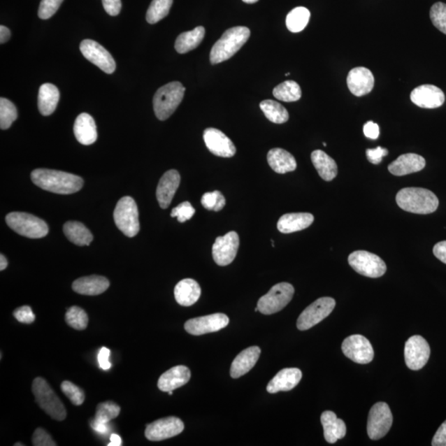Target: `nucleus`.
<instances>
[{
	"label": "nucleus",
	"instance_id": "f257e3e1",
	"mask_svg": "<svg viewBox=\"0 0 446 446\" xmlns=\"http://www.w3.org/2000/svg\"><path fill=\"white\" fill-rule=\"evenodd\" d=\"M31 179L39 188L59 194L78 192L84 185L83 180L78 175L48 169L34 170Z\"/></svg>",
	"mask_w": 446,
	"mask_h": 446
},
{
	"label": "nucleus",
	"instance_id": "f03ea898",
	"mask_svg": "<svg viewBox=\"0 0 446 446\" xmlns=\"http://www.w3.org/2000/svg\"><path fill=\"white\" fill-rule=\"evenodd\" d=\"M396 202L403 210L416 215H430L436 211L439 199L431 190L422 188H405L396 195Z\"/></svg>",
	"mask_w": 446,
	"mask_h": 446
},
{
	"label": "nucleus",
	"instance_id": "7ed1b4c3",
	"mask_svg": "<svg viewBox=\"0 0 446 446\" xmlns=\"http://www.w3.org/2000/svg\"><path fill=\"white\" fill-rule=\"evenodd\" d=\"M250 31L247 27H234L227 29L213 45L210 52L213 65L229 60L247 42Z\"/></svg>",
	"mask_w": 446,
	"mask_h": 446
},
{
	"label": "nucleus",
	"instance_id": "20e7f679",
	"mask_svg": "<svg viewBox=\"0 0 446 446\" xmlns=\"http://www.w3.org/2000/svg\"><path fill=\"white\" fill-rule=\"evenodd\" d=\"M185 89L180 82L173 81L157 91L153 99V106L158 120H166L175 113L184 99Z\"/></svg>",
	"mask_w": 446,
	"mask_h": 446
},
{
	"label": "nucleus",
	"instance_id": "39448f33",
	"mask_svg": "<svg viewBox=\"0 0 446 446\" xmlns=\"http://www.w3.org/2000/svg\"><path fill=\"white\" fill-rule=\"evenodd\" d=\"M31 389L36 403L48 416L59 422L66 419V408L47 381L41 377H36Z\"/></svg>",
	"mask_w": 446,
	"mask_h": 446
},
{
	"label": "nucleus",
	"instance_id": "423d86ee",
	"mask_svg": "<svg viewBox=\"0 0 446 446\" xmlns=\"http://www.w3.org/2000/svg\"><path fill=\"white\" fill-rule=\"evenodd\" d=\"M6 220L10 229L26 238H43L49 231L47 223L29 213H10L6 216Z\"/></svg>",
	"mask_w": 446,
	"mask_h": 446
},
{
	"label": "nucleus",
	"instance_id": "0eeeda50",
	"mask_svg": "<svg viewBox=\"0 0 446 446\" xmlns=\"http://www.w3.org/2000/svg\"><path fill=\"white\" fill-rule=\"evenodd\" d=\"M115 224L122 233L134 238L140 230L139 213L135 200L129 196L122 198L118 201L115 213Z\"/></svg>",
	"mask_w": 446,
	"mask_h": 446
},
{
	"label": "nucleus",
	"instance_id": "6e6552de",
	"mask_svg": "<svg viewBox=\"0 0 446 446\" xmlns=\"http://www.w3.org/2000/svg\"><path fill=\"white\" fill-rule=\"evenodd\" d=\"M294 288L289 283H280L273 286L268 294L259 299L257 308L265 315H271L284 309L292 300Z\"/></svg>",
	"mask_w": 446,
	"mask_h": 446
},
{
	"label": "nucleus",
	"instance_id": "1a4fd4ad",
	"mask_svg": "<svg viewBox=\"0 0 446 446\" xmlns=\"http://www.w3.org/2000/svg\"><path fill=\"white\" fill-rule=\"evenodd\" d=\"M349 265L358 274L368 278H380L387 271L386 264L380 257L366 250H357L350 254Z\"/></svg>",
	"mask_w": 446,
	"mask_h": 446
},
{
	"label": "nucleus",
	"instance_id": "9d476101",
	"mask_svg": "<svg viewBox=\"0 0 446 446\" xmlns=\"http://www.w3.org/2000/svg\"><path fill=\"white\" fill-rule=\"evenodd\" d=\"M393 424V414L389 405L377 403L368 413L367 432L371 440L383 438L388 433Z\"/></svg>",
	"mask_w": 446,
	"mask_h": 446
},
{
	"label": "nucleus",
	"instance_id": "9b49d317",
	"mask_svg": "<svg viewBox=\"0 0 446 446\" xmlns=\"http://www.w3.org/2000/svg\"><path fill=\"white\" fill-rule=\"evenodd\" d=\"M335 307L334 298L330 297L318 298L300 314L297 321L298 329L306 331L312 329V326H316L329 317Z\"/></svg>",
	"mask_w": 446,
	"mask_h": 446
},
{
	"label": "nucleus",
	"instance_id": "f8f14e48",
	"mask_svg": "<svg viewBox=\"0 0 446 446\" xmlns=\"http://www.w3.org/2000/svg\"><path fill=\"white\" fill-rule=\"evenodd\" d=\"M430 356V345L421 336H412L405 344V362L412 371H419L424 367L429 362Z\"/></svg>",
	"mask_w": 446,
	"mask_h": 446
},
{
	"label": "nucleus",
	"instance_id": "ddd939ff",
	"mask_svg": "<svg viewBox=\"0 0 446 446\" xmlns=\"http://www.w3.org/2000/svg\"><path fill=\"white\" fill-rule=\"evenodd\" d=\"M341 349L345 357L361 365L371 363L375 357L370 340L361 335L348 336L344 340Z\"/></svg>",
	"mask_w": 446,
	"mask_h": 446
},
{
	"label": "nucleus",
	"instance_id": "4468645a",
	"mask_svg": "<svg viewBox=\"0 0 446 446\" xmlns=\"http://www.w3.org/2000/svg\"><path fill=\"white\" fill-rule=\"evenodd\" d=\"M80 52L83 56L94 65L97 66L100 70L113 74L116 70V62L101 45L90 39H85L80 43Z\"/></svg>",
	"mask_w": 446,
	"mask_h": 446
},
{
	"label": "nucleus",
	"instance_id": "2eb2a0df",
	"mask_svg": "<svg viewBox=\"0 0 446 446\" xmlns=\"http://www.w3.org/2000/svg\"><path fill=\"white\" fill-rule=\"evenodd\" d=\"M239 245V236L236 231H230L224 236H218L213 245V257L217 265H230L238 254Z\"/></svg>",
	"mask_w": 446,
	"mask_h": 446
},
{
	"label": "nucleus",
	"instance_id": "dca6fc26",
	"mask_svg": "<svg viewBox=\"0 0 446 446\" xmlns=\"http://www.w3.org/2000/svg\"><path fill=\"white\" fill-rule=\"evenodd\" d=\"M184 429V422L180 418L169 417L150 423L145 429V436L149 440L161 441L180 435Z\"/></svg>",
	"mask_w": 446,
	"mask_h": 446
},
{
	"label": "nucleus",
	"instance_id": "f3484780",
	"mask_svg": "<svg viewBox=\"0 0 446 446\" xmlns=\"http://www.w3.org/2000/svg\"><path fill=\"white\" fill-rule=\"evenodd\" d=\"M229 317L223 313L192 318L185 322V329L194 336H201L225 329L229 324Z\"/></svg>",
	"mask_w": 446,
	"mask_h": 446
},
{
	"label": "nucleus",
	"instance_id": "a211bd4d",
	"mask_svg": "<svg viewBox=\"0 0 446 446\" xmlns=\"http://www.w3.org/2000/svg\"><path fill=\"white\" fill-rule=\"evenodd\" d=\"M203 140L209 152L215 156L225 158L235 156V145L220 130L209 127L203 131Z\"/></svg>",
	"mask_w": 446,
	"mask_h": 446
},
{
	"label": "nucleus",
	"instance_id": "6ab92c4d",
	"mask_svg": "<svg viewBox=\"0 0 446 446\" xmlns=\"http://www.w3.org/2000/svg\"><path fill=\"white\" fill-rule=\"evenodd\" d=\"M445 94L440 88L432 85L418 86L411 93V100L422 108H436L443 106Z\"/></svg>",
	"mask_w": 446,
	"mask_h": 446
},
{
	"label": "nucleus",
	"instance_id": "aec40b11",
	"mask_svg": "<svg viewBox=\"0 0 446 446\" xmlns=\"http://www.w3.org/2000/svg\"><path fill=\"white\" fill-rule=\"evenodd\" d=\"M348 88L357 97L370 94L374 88L375 77L372 72L365 67L354 68L347 76Z\"/></svg>",
	"mask_w": 446,
	"mask_h": 446
},
{
	"label": "nucleus",
	"instance_id": "412c9836",
	"mask_svg": "<svg viewBox=\"0 0 446 446\" xmlns=\"http://www.w3.org/2000/svg\"><path fill=\"white\" fill-rule=\"evenodd\" d=\"M180 184V173L175 170L168 171L161 177L157 189V198L161 208L166 209L171 206Z\"/></svg>",
	"mask_w": 446,
	"mask_h": 446
},
{
	"label": "nucleus",
	"instance_id": "4be33fe9",
	"mask_svg": "<svg viewBox=\"0 0 446 446\" xmlns=\"http://www.w3.org/2000/svg\"><path fill=\"white\" fill-rule=\"evenodd\" d=\"M302 371L297 368H287L280 371L267 385L270 394L292 390L302 380Z\"/></svg>",
	"mask_w": 446,
	"mask_h": 446
},
{
	"label": "nucleus",
	"instance_id": "5701e85b",
	"mask_svg": "<svg viewBox=\"0 0 446 446\" xmlns=\"http://www.w3.org/2000/svg\"><path fill=\"white\" fill-rule=\"evenodd\" d=\"M426 160L419 154L414 153L403 154L397 160L389 164L388 169L391 174L403 176L424 169Z\"/></svg>",
	"mask_w": 446,
	"mask_h": 446
},
{
	"label": "nucleus",
	"instance_id": "b1692460",
	"mask_svg": "<svg viewBox=\"0 0 446 446\" xmlns=\"http://www.w3.org/2000/svg\"><path fill=\"white\" fill-rule=\"evenodd\" d=\"M191 372L188 367L178 366L164 373L158 380V388L162 392H170L185 385L190 380Z\"/></svg>",
	"mask_w": 446,
	"mask_h": 446
},
{
	"label": "nucleus",
	"instance_id": "393cba45",
	"mask_svg": "<svg viewBox=\"0 0 446 446\" xmlns=\"http://www.w3.org/2000/svg\"><path fill=\"white\" fill-rule=\"evenodd\" d=\"M261 348L258 347H250L243 350L231 364V377L233 379H238V377L247 374L256 366L259 357L261 356Z\"/></svg>",
	"mask_w": 446,
	"mask_h": 446
},
{
	"label": "nucleus",
	"instance_id": "a878e982",
	"mask_svg": "<svg viewBox=\"0 0 446 446\" xmlns=\"http://www.w3.org/2000/svg\"><path fill=\"white\" fill-rule=\"evenodd\" d=\"M314 217L308 213H287L277 223L278 230L289 234L308 229L312 224Z\"/></svg>",
	"mask_w": 446,
	"mask_h": 446
},
{
	"label": "nucleus",
	"instance_id": "bb28decb",
	"mask_svg": "<svg viewBox=\"0 0 446 446\" xmlns=\"http://www.w3.org/2000/svg\"><path fill=\"white\" fill-rule=\"evenodd\" d=\"M109 283L107 278L99 275H91L80 278L72 285L75 293L82 295L95 296L101 294L108 289Z\"/></svg>",
	"mask_w": 446,
	"mask_h": 446
},
{
	"label": "nucleus",
	"instance_id": "cd10ccee",
	"mask_svg": "<svg viewBox=\"0 0 446 446\" xmlns=\"http://www.w3.org/2000/svg\"><path fill=\"white\" fill-rule=\"evenodd\" d=\"M74 134L76 139L81 144L89 145L96 142L97 127L94 118L88 113H81L75 122Z\"/></svg>",
	"mask_w": 446,
	"mask_h": 446
},
{
	"label": "nucleus",
	"instance_id": "c85d7f7f",
	"mask_svg": "<svg viewBox=\"0 0 446 446\" xmlns=\"http://www.w3.org/2000/svg\"><path fill=\"white\" fill-rule=\"evenodd\" d=\"M321 422L324 430L325 440L330 444H334L338 440L343 439L347 434V426L344 421L339 419L333 412H323Z\"/></svg>",
	"mask_w": 446,
	"mask_h": 446
},
{
	"label": "nucleus",
	"instance_id": "c756f323",
	"mask_svg": "<svg viewBox=\"0 0 446 446\" xmlns=\"http://www.w3.org/2000/svg\"><path fill=\"white\" fill-rule=\"evenodd\" d=\"M200 295H201V288L198 282L192 279L181 280L175 288L176 302L181 306H192L198 301Z\"/></svg>",
	"mask_w": 446,
	"mask_h": 446
},
{
	"label": "nucleus",
	"instance_id": "7c9ffc66",
	"mask_svg": "<svg viewBox=\"0 0 446 446\" xmlns=\"http://www.w3.org/2000/svg\"><path fill=\"white\" fill-rule=\"evenodd\" d=\"M267 161L271 169L278 174L292 172L297 168V161L293 154L281 148L271 149L268 152Z\"/></svg>",
	"mask_w": 446,
	"mask_h": 446
},
{
	"label": "nucleus",
	"instance_id": "2f4dec72",
	"mask_svg": "<svg viewBox=\"0 0 446 446\" xmlns=\"http://www.w3.org/2000/svg\"><path fill=\"white\" fill-rule=\"evenodd\" d=\"M314 167L321 178L325 181H331L338 175V168L336 162L326 152L316 150L311 154Z\"/></svg>",
	"mask_w": 446,
	"mask_h": 446
},
{
	"label": "nucleus",
	"instance_id": "473e14b6",
	"mask_svg": "<svg viewBox=\"0 0 446 446\" xmlns=\"http://www.w3.org/2000/svg\"><path fill=\"white\" fill-rule=\"evenodd\" d=\"M60 99V92L57 86L45 83L41 86L38 93V108L41 115L49 116L56 110Z\"/></svg>",
	"mask_w": 446,
	"mask_h": 446
},
{
	"label": "nucleus",
	"instance_id": "72a5a7b5",
	"mask_svg": "<svg viewBox=\"0 0 446 446\" xmlns=\"http://www.w3.org/2000/svg\"><path fill=\"white\" fill-rule=\"evenodd\" d=\"M204 36H206V29L202 26L181 34L175 41V48L177 52L185 54L197 48L203 42Z\"/></svg>",
	"mask_w": 446,
	"mask_h": 446
},
{
	"label": "nucleus",
	"instance_id": "f704fd0d",
	"mask_svg": "<svg viewBox=\"0 0 446 446\" xmlns=\"http://www.w3.org/2000/svg\"><path fill=\"white\" fill-rule=\"evenodd\" d=\"M64 233L71 243L80 245H89L93 240V235L83 223L67 222L63 226Z\"/></svg>",
	"mask_w": 446,
	"mask_h": 446
},
{
	"label": "nucleus",
	"instance_id": "c9c22d12",
	"mask_svg": "<svg viewBox=\"0 0 446 446\" xmlns=\"http://www.w3.org/2000/svg\"><path fill=\"white\" fill-rule=\"evenodd\" d=\"M259 107L267 120L274 122V124H282L289 120V115L287 109L275 100H264L259 103Z\"/></svg>",
	"mask_w": 446,
	"mask_h": 446
},
{
	"label": "nucleus",
	"instance_id": "e433bc0d",
	"mask_svg": "<svg viewBox=\"0 0 446 446\" xmlns=\"http://www.w3.org/2000/svg\"><path fill=\"white\" fill-rule=\"evenodd\" d=\"M273 94L281 101L295 102L301 99L302 90L295 81L287 80L276 86L273 90Z\"/></svg>",
	"mask_w": 446,
	"mask_h": 446
},
{
	"label": "nucleus",
	"instance_id": "4c0bfd02",
	"mask_svg": "<svg viewBox=\"0 0 446 446\" xmlns=\"http://www.w3.org/2000/svg\"><path fill=\"white\" fill-rule=\"evenodd\" d=\"M311 13L304 7H297L293 9L286 17V26L292 33H299L307 27Z\"/></svg>",
	"mask_w": 446,
	"mask_h": 446
},
{
	"label": "nucleus",
	"instance_id": "58836bf2",
	"mask_svg": "<svg viewBox=\"0 0 446 446\" xmlns=\"http://www.w3.org/2000/svg\"><path fill=\"white\" fill-rule=\"evenodd\" d=\"M173 0H153L147 13V21L154 24L169 15Z\"/></svg>",
	"mask_w": 446,
	"mask_h": 446
},
{
	"label": "nucleus",
	"instance_id": "ea45409f",
	"mask_svg": "<svg viewBox=\"0 0 446 446\" xmlns=\"http://www.w3.org/2000/svg\"><path fill=\"white\" fill-rule=\"evenodd\" d=\"M17 108L8 99H0V127L2 130L9 129L17 120Z\"/></svg>",
	"mask_w": 446,
	"mask_h": 446
},
{
	"label": "nucleus",
	"instance_id": "a19ab883",
	"mask_svg": "<svg viewBox=\"0 0 446 446\" xmlns=\"http://www.w3.org/2000/svg\"><path fill=\"white\" fill-rule=\"evenodd\" d=\"M66 322L75 330L83 331L87 327L89 317L87 313L79 307H71L66 313Z\"/></svg>",
	"mask_w": 446,
	"mask_h": 446
},
{
	"label": "nucleus",
	"instance_id": "79ce46f5",
	"mask_svg": "<svg viewBox=\"0 0 446 446\" xmlns=\"http://www.w3.org/2000/svg\"><path fill=\"white\" fill-rule=\"evenodd\" d=\"M120 411V407L115 403L109 401L99 403L96 408L94 421L108 423L117 417Z\"/></svg>",
	"mask_w": 446,
	"mask_h": 446
},
{
	"label": "nucleus",
	"instance_id": "37998d69",
	"mask_svg": "<svg viewBox=\"0 0 446 446\" xmlns=\"http://www.w3.org/2000/svg\"><path fill=\"white\" fill-rule=\"evenodd\" d=\"M201 203L208 210L220 212L226 206V199L220 191L208 192L203 195Z\"/></svg>",
	"mask_w": 446,
	"mask_h": 446
},
{
	"label": "nucleus",
	"instance_id": "c03bdc74",
	"mask_svg": "<svg viewBox=\"0 0 446 446\" xmlns=\"http://www.w3.org/2000/svg\"><path fill=\"white\" fill-rule=\"evenodd\" d=\"M432 24L446 35V4L438 2L432 6L430 11Z\"/></svg>",
	"mask_w": 446,
	"mask_h": 446
},
{
	"label": "nucleus",
	"instance_id": "a18cd8bd",
	"mask_svg": "<svg viewBox=\"0 0 446 446\" xmlns=\"http://www.w3.org/2000/svg\"><path fill=\"white\" fill-rule=\"evenodd\" d=\"M62 391L71 402L75 406H80L85 402L84 391L70 381H64L61 386Z\"/></svg>",
	"mask_w": 446,
	"mask_h": 446
},
{
	"label": "nucleus",
	"instance_id": "49530a36",
	"mask_svg": "<svg viewBox=\"0 0 446 446\" xmlns=\"http://www.w3.org/2000/svg\"><path fill=\"white\" fill-rule=\"evenodd\" d=\"M64 0H42L38 9L41 20H48L56 13Z\"/></svg>",
	"mask_w": 446,
	"mask_h": 446
},
{
	"label": "nucleus",
	"instance_id": "de8ad7c7",
	"mask_svg": "<svg viewBox=\"0 0 446 446\" xmlns=\"http://www.w3.org/2000/svg\"><path fill=\"white\" fill-rule=\"evenodd\" d=\"M195 209L191 206L189 202H184L179 204L175 208L172 209L171 217H177V220L180 222H185L192 218L194 215Z\"/></svg>",
	"mask_w": 446,
	"mask_h": 446
},
{
	"label": "nucleus",
	"instance_id": "09e8293b",
	"mask_svg": "<svg viewBox=\"0 0 446 446\" xmlns=\"http://www.w3.org/2000/svg\"><path fill=\"white\" fill-rule=\"evenodd\" d=\"M33 444L35 446H56L57 444L52 440L47 431L38 429L33 436Z\"/></svg>",
	"mask_w": 446,
	"mask_h": 446
},
{
	"label": "nucleus",
	"instance_id": "8fccbe9b",
	"mask_svg": "<svg viewBox=\"0 0 446 446\" xmlns=\"http://www.w3.org/2000/svg\"><path fill=\"white\" fill-rule=\"evenodd\" d=\"M13 316H15L17 321L25 323V324H31L36 319L35 314L29 306H22L17 308L13 312Z\"/></svg>",
	"mask_w": 446,
	"mask_h": 446
},
{
	"label": "nucleus",
	"instance_id": "3c124183",
	"mask_svg": "<svg viewBox=\"0 0 446 446\" xmlns=\"http://www.w3.org/2000/svg\"><path fill=\"white\" fill-rule=\"evenodd\" d=\"M389 151L385 148L377 147L375 149H367L366 157L368 161L374 165H379L383 160V157L388 156Z\"/></svg>",
	"mask_w": 446,
	"mask_h": 446
},
{
	"label": "nucleus",
	"instance_id": "603ef678",
	"mask_svg": "<svg viewBox=\"0 0 446 446\" xmlns=\"http://www.w3.org/2000/svg\"><path fill=\"white\" fill-rule=\"evenodd\" d=\"M106 11L111 16L120 15L122 8L121 0H102Z\"/></svg>",
	"mask_w": 446,
	"mask_h": 446
},
{
	"label": "nucleus",
	"instance_id": "864d4df0",
	"mask_svg": "<svg viewBox=\"0 0 446 446\" xmlns=\"http://www.w3.org/2000/svg\"><path fill=\"white\" fill-rule=\"evenodd\" d=\"M110 353V350L106 347H103L101 350H99L98 354V361L100 368H101L103 371H108L109 368H110L112 366L110 361H109Z\"/></svg>",
	"mask_w": 446,
	"mask_h": 446
},
{
	"label": "nucleus",
	"instance_id": "5fc2aeb1",
	"mask_svg": "<svg viewBox=\"0 0 446 446\" xmlns=\"http://www.w3.org/2000/svg\"><path fill=\"white\" fill-rule=\"evenodd\" d=\"M364 134L366 138L375 140L380 136V127L375 122L370 121L367 122L364 126Z\"/></svg>",
	"mask_w": 446,
	"mask_h": 446
},
{
	"label": "nucleus",
	"instance_id": "6e6d98bb",
	"mask_svg": "<svg viewBox=\"0 0 446 446\" xmlns=\"http://www.w3.org/2000/svg\"><path fill=\"white\" fill-rule=\"evenodd\" d=\"M431 445L446 446V421L439 427L432 440Z\"/></svg>",
	"mask_w": 446,
	"mask_h": 446
},
{
	"label": "nucleus",
	"instance_id": "4d7b16f0",
	"mask_svg": "<svg viewBox=\"0 0 446 446\" xmlns=\"http://www.w3.org/2000/svg\"><path fill=\"white\" fill-rule=\"evenodd\" d=\"M435 257L446 265V240L436 243L433 248Z\"/></svg>",
	"mask_w": 446,
	"mask_h": 446
},
{
	"label": "nucleus",
	"instance_id": "13d9d810",
	"mask_svg": "<svg viewBox=\"0 0 446 446\" xmlns=\"http://www.w3.org/2000/svg\"><path fill=\"white\" fill-rule=\"evenodd\" d=\"M91 426L93 427L95 431L99 432L100 434H106L108 431V423L92 421V422H91Z\"/></svg>",
	"mask_w": 446,
	"mask_h": 446
},
{
	"label": "nucleus",
	"instance_id": "bf43d9fd",
	"mask_svg": "<svg viewBox=\"0 0 446 446\" xmlns=\"http://www.w3.org/2000/svg\"><path fill=\"white\" fill-rule=\"evenodd\" d=\"M11 33L10 30L7 27L1 25L0 26V43L3 44L8 42L10 38Z\"/></svg>",
	"mask_w": 446,
	"mask_h": 446
},
{
	"label": "nucleus",
	"instance_id": "052dcab7",
	"mask_svg": "<svg viewBox=\"0 0 446 446\" xmlns=\"http://www.w3.org/2000/svg\"><path fill=\"white\" fill-rule=\"evenodd\" d=\"M122 445V441L120 436L116 434H112L110 436V443H109L108 446H121Z\"/></svg>",
	"mask_w": 446,
	"mask_h": 446
},
{
	"label": "nucleus",
	"instance_id": "680f3d73",
	"mask_svg": "<svg viewBox=\"0 0 446 446\" xmlns=\"http://www.w3.org/2000/svg\"><path fill=\"white\" fill-rule=\"evenodd\" d=\"M7 266H8L7 259L6 258V257L3 256V254H1V256H0V271H3L6 270Z\"/></svg>",
	"mask_w": 446,
	"mask_h": 446
},
{
	"label": "nucleus",
	"instance_id": "e2e57ef3",
	"mask_svg": "<svg viewBox=\"0 0 446 446\" xmlns=\"http://www.w3.org/2000/svg\"><path fill=\"white\" fill-rule=\"evenodd\" d=\"M243 1L247 3H254L259 1V0H243Z\"/></svg>",
	"mask_w": 446,
	"mask_h": 446
},
{
	"label": "nucleus",
	"instance_id": "0e129e2a",
	"mask_svg": "<svg viewBox=\"0 0 446 446\" xmlns=\"http://www.w3.org/2000/svg\"><path fill=\"white\" fill-rule=\"evenodd\" d=\"M18 445H21V446H22V445H24V444H20V443H16V444L15 445V446H18Z\"/></svg>",
	"mask_w": 446,
	"mask_h": 446
},
{
	"label": "nucleus",
	"instance_id": "69168bd1",
	"mask_svg": "<svg viewBox=\"0 0 446 446\" xmlns=\"http://www.w3.org/2000/svg\"><path fill=\"white\" fill-rule=\"evenodd\" d=\"M168 394H169L170 395L173 394V391H170V392H168Z\"/></svg>",
	"mask_w": 446,
	"mask_h": 446
},
{
	"label": "nucleus",
	"instance_id": "338daca9",
	"mask_svg": "<svg viewBox=\"0 0 446 446\" xmlns=\"http://www.w3.org/2000/svg\"><path fill=\"white\" fill-rule=\"evenodd\" d=\"M290 75V73H287V74L285 75L286 76H288Z\"/></svg>",
	"mask_w": 446,
	"mask_h": 446
},
{
	"label": "nucleus",
	"instance_id": "774afa93",
	"mask_svg": "<svg viewBox=\"0 0 446 446\" xmlns=\"http://www.w3.org/2000/svg\"><path fill=\"white\" fill-rule=\"evenodd\" d=\"M323 145H324V147H326V144L325 143H323Z\"/></svg>",
	"mask_w": 446,
	"mask_h": 446
}]
</instances>
